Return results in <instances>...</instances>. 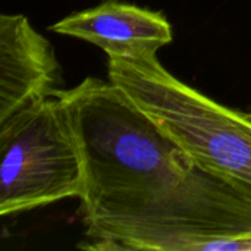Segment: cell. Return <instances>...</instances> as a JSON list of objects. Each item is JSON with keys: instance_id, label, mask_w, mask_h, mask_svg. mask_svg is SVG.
I'll list each match as a JSON object with an SVG mask.
<instances>
[{"instance_id": "2", "label": "cell", "mask_w": 251, "mask_h": 251, "mask_svg": "<svg viewBox=\"0 0 251 251\" xmlns=\"http://www.w3.org/2000/svg\"><path fill=\"white\" fill-rule=\"evenodd\" d=\"M82 221L84 250L251 251V193L200 166L153 197Z\"/></svg>"}, {"instance_id": "3", "label": "cell", "mask_w": 251, "mask_h": 251, "mask_svg": "<svg viewBox=\"0 0 251 251\" xmlns=\"http://www.w3.org/2000/svg\"><path fill=\"white\" fill-rule=\"evenodd\" d=\"M109 79L201 169L251 193V113L218 103L159 62L109 59Z\"/></svg>"}, {"instance_id": "6", "label": "cell", "mask_w": 251, "mask_h": 251, "mask_svg": "<svg viewBox=\"0 0 251 251\" xmlns=\"http://www.w3.org/2000/svg\"><path fill=\"white\" fill-rule=\"evenodd\" d=\"M50 29L91 43L109 59L124 60L154 57L157 50L174 38L172 26L162 12L121 0H104L94 7L71 13Z\"/></svg>"}, {"instance_id": "5", "label": "cell", "mask_w": 251, "mask_h": 251, "mask_svg": "<svg viewBox=\"0 0 251 251\" xmlns=\"http://www.w3.org/2000/svg\"><path fill=\"white\" fill-rule=\"evenodd\" d=\"M60 84L50 41L25 15H0V124L51 97Z\"/></svg>"}, {"instance_id": "4", "label": "cell", "mask_w": 251, "mask_h": 251, "mask_svg": "<svg viewBox=\"0 0 251 251\" xmlns=\"http://www.w3.org/2000/svg\"><path fill=\"white\" fill-rule=\"evenodd\" d=\"M59 90L0 124V215L81 199L85 162Z\"/></svg>"}, {"instance_id": "1", "label": "cell", "mask_w": 251, "mask_h": 251, "mask_svg": "<svg viewBox=\"0 0 251 251\" xmlns=\"http://www.w3.org/2000/svg\"><path fill=\"white\" fill-rule=\"evenodd\" d=\"M60 96L84 162L82 219L118 210L185 179L197 165L110 79L88 76Z\"/></svg>"}]
</instances>
